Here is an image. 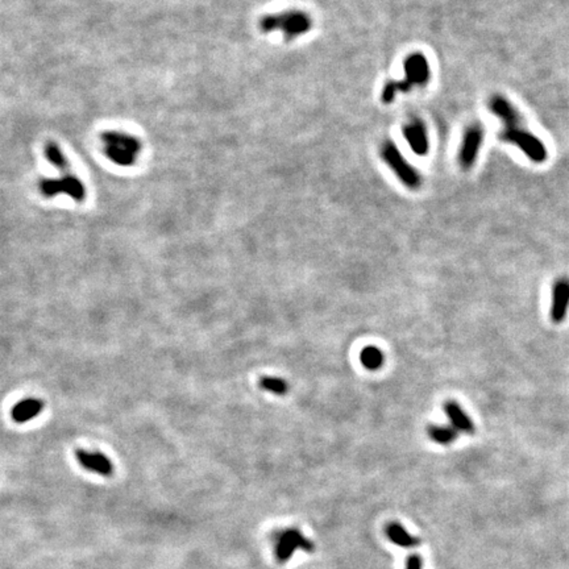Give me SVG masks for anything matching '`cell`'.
Returning a JSON list of instances; mask_svg holds the SVG:
<instances>
[{"label": "cell", "mask_w": 569, "mask_h": 569, "mask_svg": "<svg viewBox=\"0 0 569 569\" xmlns=\"http://www.w3.org/2000/svg\"><path fill=\"white\" fill-rule=\"evenodd\" d=\"M488 107L504 124V128L500 133L501 140L517 147L535 164H543L547 161L548 152L544 142L523 125L522 116L513 103L505 98L504 95L495 94L489 99Z\"/></svg>", "instance_id": "6da1fadb"}, {"label": "cell", "mask_w": 569, "mask_h": 569, "mask_svg": "<svg viewBox=\"0 0 569 569\" xmlns=\"http://www.w3.org/2000/svg\"><path fill=\"white\" fill-rule=\"evenodd\" d=\"M405 78L398 82H388L383 86L381 101L389 104L394 101L397 94H406L415 87H424L431 78L429 64L424 55L415 52L405 60Z\"/></svg>", "instance_id": "7a4b0ae2"}, {"label": "cell", "mask_w": 569, "mask_h": 569, "mask_svg": "<svg viewBox=\"0 0 569 569\" xmlns=\"http://www.w3.org/2000/svg\"><path fill=\"white\" fill-rule=\"evenodd\" d=\"M259 27L264 33L281 30L286 41L306 35L312 27L310 15L299 10L283 11L280 13L266 15L260 19Z\"/></svg>", "instance_id": "3957f363"}, {"label": "cell", "mask_w": 569, "mask_h": 569, "mask_svg": "<svg viewBox=\"0 0 569 569\" xmlns=\"http://www.w3.org/2000/svg\"><path fill=\"white\" fill-rule=\"evenodd\" d=\"M101 140L106 157L119 167H132L140 156V140L130 133L106 132Z\"/></svg>", "instance_id": "277c9868"}, {"label": "cell", "mask_w": 569, "mask_h": 569, "mask_svg": "<svg viewBox=\"0 0 569 569\" xmlns=\"http://www.w3.org/2000/svg\"><path fill=\"white\" fill-rule=\"evenodd\" d=\"M380 153L383 162L393 170V173L398 177L405 186L410 190H418L422 186V177L418 170L403 157L398 147L393 141H383Z\"/></svg>", "instance_id": "5b68a950"}, {"label": "cell", "mask_w": 569, "mask_h": 569, "mask_svg": "<svg viewBox=\"0 0 569 569\" xmlns=\"http://www.w3.org/2000/svg\"><path fill=\"white\" fill-rule=\"evenodd\" d=\"M62 174L57 178H44L40 182V193L45 198H55L60 194L73 198L77 202H82L86 198V187L82 181L73 173H70V167L60 169Z\"/></svg>", "instance_id": "8992f818"}, {"label": "cell", "mask_w": 569, "mask_h": 569, "mask_svg": "<svg viewBox=\"0 0 569 569\" xmlns=\"http://www.w3.org/2000/svg\"><path fill=\"white\" fill-rule=\"evenodd\" d=\"M298 550L314 552L312 541L308 539L299 530L288 529L277 535L276 546H274V555L278 563L283 564V563L289 561L293 553Z\"/></svg>", "instance_id": "52a82bcc"}, {"label": "cell", "mask_w": 569, "mask_h": 569, "mask_svg": "<svg viewBox=\"0 0 569 569\" xmlns=\"http://www.w3.org/2000/svg\"><path fill=\"white\" fill-rule=\"evenodd\" d=\"M484 136L485 131L480 123H473L466 128L458 150V164L463 170H469L476 164L481 145L484 142Z\"/></svg>", "instance_id": "ba28073f"}, {"label": "cell", "mask_w": 569, "mask_h": 569, "mask_svg": "<svg viewBox=\"0 0 569 569\" xmlns=\"http://www.w3.org/2000/svg\"><path fill=\"white\" fill-rule=\"evenodd\" d=\"M405 140L417 156H426L429 153V133L426 124L418 118H412L402 128Z\"/></svg>", "instance_id": "9c48e42d"}, {"label": "cell", "mask_w": 569, "mask_h": 569, "mask_svg": "<svg viewBox=\"0 0 569 569\" xmlns=\"http://www.w3.org/2000/svg\"><path fill=\"white\" fill-rule=\"evenodd\" d=\"M569 310V277H560L555 281L551 300V322L560 325L567 317Z\"/></svg>", "instance_id": "30bf717a"}, {"label": "cell", "mask_w": 569, "mask_h": 569, "mask_svg": "<svg viewBox=\"0 0 569 569\" xmlns=\"http://www.w3.org/2000/svg\"><path fill=\"white\" fill-rule=\"evenodd\" d=\"M75 458L81 464V467L84 468L89 472L96 473L99 476H111L112 472H113L111 460L107 456H104L101 452L78 449L75 452Z\"/></svg>", "instance_id": "8fae6325"}, {"label": "cell", "mask_w": 569, "mask_h": 569, "mask_svg": "<svg viewBox=\"0 0 569 569\" xmlns=\"http://www.w3.org/2000/svg\"><path fill=\"white\" fill-rule=\"evenodd\" d=\"M443 409H444L451 426L456 429L458 434L461 432V434H467V435H473L476 432L475 423L472 422L467 412L463 410V407L458 405V402L449 400L444 403Z\"/></svg>", "instance_id": "7c38bea8"}, {"label": "cell", "mask_w": 569, "mask_h": 569, "mask_svg": "<svg viewBox=\"0 0 569 569\" xmlns=\"http://www.w3.org/2000/svg\"><path fill=\"white\" fill-rule=\"evenodd\" d=\"M385 534L389 541L394 543L395 546H400L402 548H414L420 544L419 538L406 531L401 523H388L385 527Z\"/></svg>", "instance_id": "4fadbf2b"}, {"label": "cell", "mask_w": 569, "mask_h": 569, "mask_svg": "<svg viewBox=\"0 0 569 569\" xmlns=\"http://www.w3.org/2000/svg\"><path fill=\"white\" fill-rule=\"evenodd\" d=\"M44 409V402L38 398H27L24 401H20L13 409H12V419L16 423H26L28 420L36 418L41 410Z\"/></svg>", "instance_id": "5bb4252c"}, {"label": "cell", "mask_w": 569, "mask_h": 569, "mask_svg": "<svg viewBox=\"0 0 569 569\" xmlns=\"http://www.w3.org/2000/svg\"><path fill=\"white\" fill-rule=\"evenodd\" d=\"M429 439L441 446H449L458 439V432L452 426L431 424L427 429Z\"/></svg>", "instance_id": "9a60e30c"}, {"label": "cell", "mask_w": 569, "mask_h": 569, "mask_svg": "<svg viewBox=\"0 0 569 569\" xmlns=\"http://www.w3.org/2000/svg\"><path fill=\"white\" fill-rule=\"evenodd\" d=\"M360 361L368 371H378L383 365L385 356L383 351L376 346L365 347L360 354Z\"/></svg>", "instance_id": "2e32d148"}, {"label": "cell", "mask_w": 569, "mask_h": 569, "mask_svg": "<svg viewBox=\"0 0 569 569\" xmlns=\"http://www.w3.org/2000/svg\"><path fill=\"white\" fill-rule=\"evenodd\" d=\"M260 388L266 392L273 393L276 395H285L289 392V383L281 377L265 376L260 378Z\"/></svg>", "instance_id": "e0dca14e"}, {"label": "cell", "mask_w": 569, "mask_h": 569, "mask_svg": "<svg viewBox=\"0 0 569 569\" xmlns=\"http://www.w3.org/2000/svg\"><path fill=\"white\" fill-rule=\"evenodd\" d=\"M406 569H423V560L419 555L414 553L406 560Z\"/></svg>", "instance_id": "ac0fdd59"}]
</instances>
